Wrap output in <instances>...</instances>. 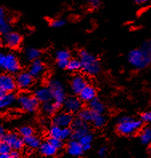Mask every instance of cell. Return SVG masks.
Returning a JSON list of instances; mask_svg holds the SVG:
<instances>
[{"mask_svg":"<svg viewBox=\"0 0 151 158\" xmlns=\"http://www.w3.org/2000/svg\"><path fill=\"white\" fill-rule=\"evenodd\" d=\"M128 60L133 68H137L138 70L146 68L151 61L150 41H145L140 49H134L129 52Z\"/></svg>","mask_w":151,"mask_h":158,"instance_id":"obj_1","label":"cell"},{"mask_svg":"<svg viewBox=\"0 0 151 158\" xmlns=\"http://www.w3.org/2000/svg\"><path fill=\"white\" fill-rule=\"evenodd\" d=\"M79 61L81 63V69L85 74L95 76L101 70L99 62L95 56L85 50L79 52Z\"/></svg>","mask_w":151,"mask_h":158,"instance_id":"obj_2","label":"cell"},{"mask_svg":"<svg viewBox=\"0 0 151 158\" xmlns=\"http://www.w3.org/2000/svg\"><path fill=\"white\" fill-rule=\"evenodd\" d=\"M142 122L139 120L123 116L118 121L117 130L120 134L130 136L137 132L141 128Z\"/></svg>","mask_w":151,"mask_h":158,"instance_id":"obj_3","label":"cell"},{"mask_svg":"<svg viewBox=\"0 0 151 158\" xmlns=\"http://www.w3.org/2000/svg\"><path fill=\"white\" fill-rule=\"evenodd\" d=\"M49 88L51 91L52 96H53V100H54V103L58 106L61 107V105L63 104L65 99L66 98V92H65L63 84L58 80L54 79V80H50V83H49Z\"/></svg>","mask_w":151,"mask_h":158,"instance_id":"obj_4","label":"cell"},{"mask_svg":"<svg viewBox=\"0 0 151 158\" xmlns=\"http://www.w3.org/2000/svg\"><path fill=\"white\" fill-rule=\"evenodd\" d=\"M18 102L20 107L26 112H34L38 108V100L31 95L23 93L18 98Z\"/></svg>","mask_w":151,"mask_h":158,"instance_id":"obj_5","label":"cell"},{"mask_svg":"<svg viewBox=\"0 0 151 158\" xmlns=\"http://www.w3.org/2000/svg\"><path fill=\"white\" fill-rule=\"evenodd\" d=\"M2 138L4 141L7 143L13 150H20L22 149L24 145L23 139L22 138V136L14 132L5 134Z\"/></svg>","mask_w":151,"mask_h":158,"instance_id":"obj_6","label":"cell"},{"mask_svg":"<svg viewBox=\"0 0 151 158\" xmlns=\"http://www.w3.org/2000/svg\"><path fill=\"white\" fill-rule=\"evenodd\" d=\"M2 68H3L8 72H10L12 74L17 73L20 70V64L18 60L14 55L8 54L6 56L5 61Z\"/></svg>","mask_w":151,"mask_h":158,"instance_id":"obj_7","label":"cell"},{"mask_svg":"<svg viewBox=\"0 0 151 158\" xmlns=\"http://www.w3.org/2000/svg\"><path fill=\"white\" fill-rule=\"evenodd\" d=\"M73 120V116L69 112H59L53 117V124L60 128L70 126Z\"/></svg>","mask_w":151,"mask_h":158,"instance_id":"obj_8","label":"cell"},{"mask_svg":"<svg viewBox=\"0 0 151 158\" xmlns=\"http://www.w3.org/2000/svg\"><path fill=\"white\" fill-rule=\"evenodd\" d=\"M16 88V82L10 75L2 74L0 76V89L6 93L12 92Z\"/></svg>","mask_w":151,"mask_h":158,"instance_id":"obj_9","label":"cell"},{"mask_svg":"<svg viewBox=\"0 0 151 158\" xmlns=\"http://www.w3.org/2000/svg\"><path fill=\"white\" fill-rule=\"evenodd\" d=\"M33 81V77L29 74V72H21L17 76L15 80L16 86L22 90H26L32 86Z\"/></svg>","mask_w":151,"mask_h":158,"instance_id":"obj_10","label":"cell"},{"mask_svg":"<svg viewBox=\"0 0 151 158\" xmlns=\"http://www.w3.org/2000/svg\"><path fill=\"white\" fill-rule=\"evenodd\" d=\"M64 108L69 113H75L79 112L81 108V100L75 96H70L64 100Z\"/></svg>","mask_w":151,"mask_h":158,"instance_id":"obj_11","label":"cell"},{"mask_svg":"<svg viewBox=\"0 0 151 158\" xmlns=\"http://www.w3.org/2000/svg\"><path fill=\"white\" fill-rule=\"evenodd\" d=\"M3 43L10 48H17L19 47L22 42V36L16 32H8L4 34Z\"/></svg>","mask_w":151,"mask_h":158,"instance_id":"obj_12","label":"cell"},{"mask_svg":"<svg viewBox=\"0 0 151 158\" xmlns=\"http://www.w3.org/2000/svg\"><path fill=\"white\" fill-rule=\"evenodd\" d=\"M34 97L38 102H48L53 100L52 93L49 87H41L37 88L34 92Z\"/></svg>","mask_w":151,"mask_h":158,"instance_id":"obj_13","label":"cell"},{"mask_svg":"<svg viewBox=\"0 0 151 158\" xmlns=\"http://www.w3.org/2000/svg\"><path fill=\"white\" fill-rule=\"evenodd\" d=\"M86 85H87V82H86V80H85L83 76H81V75H76L72 79L70 87H71V89L74 93L79 94V92Z\"/></svg>","mask_w":151,"mask_h":158,"instance_id":"obj_14","label":"cell"},{"mask_svg":"<svg viewBox=\"0 0 151 158\" xmlns=\"http://www.w3.org/2000/svg\"><path fill=\"white\" fill-rule=\"evenodd\" d=\"M44 70H45V66L43 63L38 59V60H34L30 64V68H29V74L32 77H38L43 74Z\"/></svg>","mask_w":151,"mask_h":158,"instance_id":"obj_15","label":"cell"},{"mask_svg":"<svg viewBox=\"0 0 151 158\" xmlns=\"http://www.w3.org/2000/svg\"><path fill=\"white\" fill-rule=\"evenodd\" d=\"M80 100L85 102H89L93 99L96 98V90L91 85H86L85 88L79 92Z\"/></svg>","mask_w":151,"mask_h":158,"instance_id":"obj_16","label":"cell"},{"mask_svg":"<svg viewBox=\"0 0 151 158\" xmlns=\"http://www.w3.org/2000/svg\"><path fill=\"white\" fill-rule=\"evenodd\" d=\"M67 152L71 156H79L83 153L84 149L81 144L78 142V140H72L68 143Z\"/></svg>","mask_w":151,"mask_h":158,"instance_id":"obj_17","label":"cell"},{"mask_svg":"<svg viewBox=\"0 0 151 158\" xmlns=\"http://www.w3.org/2000/svg\"><path fill=\"white\" fill-rule=\"evenodd\" d=\"M11 30V26L6 16L3 8L0 7V33L6 34Z\"/></svg>","mask_w":151,"mask_h":158,"instance_id":"obj_18","label":"cell"},{"mask_svg":"<svg viewBox=\"0 0 151 158\" xmlns=\"http://www.w3.org/2000/svg\"><path fill=\"white\" fill-rule=\"evenodd\" d=\"M38 148H39L40 152L46 156H54L58 151V149L54 146H53L49 141L41 143Z\"/></svg>","mask_w":151,"mask_h":158,"instance_id":"obj_19","label":"cell"},{"mask_svg":"<svg viewBox=\"0 0 151 158\" xmlns=\"http://www.w3.org/2000/svg\"><path fill=\"white\" fill-rule=\"evenodd\" d=\"M16 97L12 92H8L0 98V110L10 106L15 101Z\"/></svg>","mask_w":151,"mask_h":158,"instance_id":"obj_20","label":"cell"},{"mask_svg":"<svg viewBox=\"0 0 151 158\" xmlns=\"http://www.w3.org/2000/svg\"><path fill=\"white\" fill-rule=\"evenodd\" d=\"M86 133H89V126L87 125L86 122L83 124L81 126L76 128L72 131L71 138L72 140H78L81 136H84Z\"/></svg>","mask_w":151,"mask_h":158,"instance_id":"obj_21","label":"cell"},{"mask_svg":"<svg viewBox=\"0 0 151 158\" xmlns=\"http://www.w3.org/2000/svg\"><path fill=\"white\" fill-rule=\"evenodd\" d=\"M89 109L94 113L102 114L105 111V106L99 100L94 98L89 101Z\"/></svg>","mask_w":151,"mask_h":158,"instance_id":"obj_22","label":"cell"},{"mask_svg":"<svg viewBox=\"0 0 151 158\" xmlns=\"http://www.w3.org/2000/svg\"><path fill=\"white\" fill-rule=\"evenodd\" d=\"M23 142L24 144L26 145L28 148L34 149V148H38L39 147L40 144H41V140L38 136H34V134H33L31 136L23 138Z\"/></svg>","mask_w":151,"mask_h":158,"instance_id":"obj_23","label":"cell"},{"mask_svg":"<svg viewBox=\"0 0 151 158\" xmlns=\"http://www.w3.org/2000/svg\"><path fill=\"white\" fill-rule=\"evenodd\" d=\"M60 107L58 106L55 103H53L51 101L42 103V111L46 115H52L54 114L56 111L58 110Z\"/></svg>","mask_w":151,"mask_h":158,"instance_id":"obj_24","label":"cell"},{"mask_svg":"<svg viewBox=\"0 0 151 158\" xmlns=\"http://www.w3.org/2000/svg\"><path fill=\"white\" fill-rule=\"evenodd\" d=\"M92 140H93V136L89 132V133H86V134L81 136V138L78 140V142L81 144L84 151H85L90 148Z\"/></svg>","mask_w":151,"mask_h":158,"instance_id":"obj_25","label":"cell"},{"mask_svg":"<svg viewBox=\"0 0 151 158\" xmlns=\"http://www.w3.org/2000/svg\"><path fill=\"white\" fill-rule=\"evenodd\" d=\"M26 58L30 61H34L35 60H38L41 56V52L36 48H27L25 52Z\"/></svg>","mask_w":151,"mask_h":158,"instance_id":"obj_26","label":"cell"},{"mask_svg":"<svg viewBox=\"0 0 151 158\" xmlns=\"http://www.w3.org/2000/svg\"><path fill=\"white\" fill-rule=\"evenodd\" d=\"M93 113L94 112H92L89 108H85V109H81L79 111L78 116L81 120H83L85 122H91Z\"/></svg>","mask_w":151,"mask_h":158,"instance_id":"obj_27","label":"cell"},{"mask_svg":"<svg viewBox=\"0 0 151 158\" xmlns=\"http://www.w3.org/2000/svg\"><path fill=\"white\" fill-rule=\"evenodd\" d=\"M151 139V130L149 126L145 127L142 129L140 134V140L143 144H149Z\"/></svg>","mask_w":151,"mask_h":158,"instance_id":"obj_28","label":"cell"},{"mask_svg":"<svg viewBox=\"0 0 151 158\" xmlns=\"http://www.w3.org/2000/svg\"><path fill=\"white\" fill-rule=\"evenodd\" d=\"M91 122H93V124H94V126L97 127V128H100V127H102L103 125H105V118L102 116V114L93 113V116Z\"/></svg>","mask_w":151,"mask_h":158,"instance_id":"obj_29","label":"cell"},{"mask_svg":"<svg viewBox=\"0 0 151 158\" xmlns=\"http://www.w3.org/2000/svg\"><path fill=\"white\" fill-rule=\"evenodd\" d=\"M66 68L72 72H75V71L81 69V63H80L79 60H77V59L69 60Z\"/></svg>","mask_w":151,"mask_h":158,"instance_id":"obj_30","label":"cell"},{"mask_svg":"<svg viewBox=\"0 0 151 158\" xmlns=\"http://www.w3.org/2000/svg\"><path fill=\"white\" fill-rule=\"evenodd\" d=\"M61 130H62V128L53 124L49 129V136L50 137H54V138H60Z\"/></svg>","mask_w":151,"mask_h":158,"instance_id":"obj_31","label":"cell"},{"mask_svg":"<svg viewBox=\"0 0 151 158\" xmlns=\"http://www.w3.org/2000/svg\"><path fill=\"white\" fill-rule=\"evenodd\" d=\"M33 134H34V130L31 127L23 126L19 129V135L23 138L31 136Z\"/></svg>","mask_w":151,"mask_h":158,"instance_id":"obj_32","label":"cell"},{"mask_svg":"<svg viewBox=\"0 0 151 158\" xmlns=\"http://www.w3.org/2000/svg\"><path fill=\"white\" fill-rule=\"evenodd\" d=\"M72 135V129L69 127H66V128H62L61 130V136H60V139L61 140H66V139L71 137Z\"/></svg>","mask_w":151,"mask_h":158,"instance_id":"obj_33","label":"cell"},{"mask_svg":"<svg viewBox=\"0 0 151 158\" xmlns=\"http://www.w3.org/2000/svg\"><path fill=\"white\" fill-rule=\"evenodd\" d=\"M70 52L66 50L58 51V52H57V55H56V58H57V60H70Z\"/></svg>","mask_w":151,"mask_h":158,"instance_id":"obj_34","label":"cell"},{"mask_svg":"<svg viewBox=\"0 0 151 158\" xmlns=\"http://www.w3.org/2000/svg\"><path fill=\"white\" fill-rule=\"evenodd\" d=\"M11 152V148L9 146V144L4 140H0V154H5V153H10Z\"/></svg>","mask_w":151,"mask_h":158,"instance_id":"obj_35","label":"cell"},{"mask_svg":"<svg viewBox=\"0 0 151 158\" xmlns=\"http://www.w3.org/2000/svg\"><path fill=\"white\" fill-rule=\"evenodd\" d=\"M48 141L50 143V144L53 145V146L55 147L57 149H59V148H62L63 146V142H62V140H61L60 138H54V137H50Z\"/></svg>","mask_w":151,"mask_h":158,"instance_id":"obj_36","label":"cell"},{"mask_svg":"<svg viewBox=\"0 0 151 158\" xmlns=\"http://www.w3.org/2000/svg\"><path fill=\"white\" fill-rule=\"evenodd\" d=\"M66 24V21L63 19H54L50 23L53 27H62Z\"/></svg>","mask_w":151,"mask_h":158,"instance_id":"obj_37","label":"cell"},{"mask_svg":"<svg viewBox=\"0 0 151 158\" xmlns=\"http://www.w3.org/2000/svg\"><path fill=\"white\" fill-rule=\"evenodd\" d=\"M84 1L93 9L99 7L101 5V0H84Z\"/></svg>","mask_w":151,"mask_h":158,"instance_id":"obj_38","label":"cell"},{"mask_svg":"<svg viewBox=\"0 0 151 158\" xmlns=\"http://www.w3.org/2000/svg\"><path fill=\"white\" fill-rule=\"evenodd\" d=\"M151 120V113L150 112H145L141 116V121L144 123H149Z\"/></svg>","mask_w":151,"mask_h":158,"instance_id":"obj_39","label":"cell"},{"mask_svg":"<svg viewBox=\"0 0 151 158\" xmlns=\"http://www.w3.org/2000/svg\"><path fill=\"white\" fill-rule=\"evenodd\" d=\"M69 60H58V66L60 68H66Z\"/></svg>","mask_w":151,"mask_h":158,"instance_id":"obj_40","label":"cell"},{"mask_svg":"<svg viewBox=\"0 0 151 158\" xmlns=\"http://www.w3.org/2000/svg\"><path fill=\"white\" fill-rule=\"evenodd\" d=\"M97 153H98V156H99L104 157V156H105V155L107 154V148L106 147H101V148H99Z\"/></svg>","mask_w":151,"mask_h":158,"instance_id":"obj_41","label":"cell"},{"mask_svg":"<svg viewBox=\"0 0 151 158\" xmlns=\"http://www.w3.org/2000/svg\"><path fill=\"white\" fill-rule=\"evenodd\" d=\"M12 158H20V153L18 150H14L10 152Z\"/></svg>","mask_w":151,"mask_h":158,"instance_id":"obj_42","label":"cell"},{"mask_svg":"<svg viewBox=\"0 0 151 158\" xmlns=\"http://www.w3.org/2000/svg\"><path fill=\"white\" fill-rule=\"evenodd\" d=\"M5 58H6V56L2 53H0V67H2V65H3Z\"/></svg>","mask_w":151,"mask_h":158,"instance_id":"obj_43","label":"cell"},{"mask_svg":"<svg viewBox=\"0 0 151 158\" xmlns=\"http://www.w3.org/2000/svg\"><path fill=\"white\" fill-rule=\"evenodd\" d=\"M149 1V0H134V2L137 4H138V5H142V4L147 3Z\"/></svg>","mask_w":151,"mask_h":158,"instance_id":"obj_44","label":"cell"},{"mask_svg":"<svg viewBox=\"0 0 151 158\" xmlns=\"http://www.w3.org/2000/svg\"><path fill=\"white\" fill-rule=\"evenodd\" d=\"M5 134H6V133H5V130H4L3 127L0 125V137H2V138Z\"/></svg>","mask_w":151,"mask_h":158,"instance_id":"obj_45","label":"cell"},{"mask_svg":"<svg viewBox=\"0 0 151 158\" xmlns=\"http://www.w3.org/2000/svg\"><path fill=\"white\" fill-rule=\"evenodd\" d=\"M0 158H12L10 153H5V154H0Z\"/></svg>","mask_w":151,"mask_h":158,"instance_id":"obj_46","label":"cell"},{"mask_svg":"<svg viewBox=\"0 0 151 158\" xmlns=\"http://www.w3.org/2000/svg\"><path fill=\"white\" fill-rule=\"evenodd\" d=\"M5 94H6V92H3V91L0 89V98H1V97H2V96H3Z\"/></svg>","mask_w":151,"mask_h":158,"instance_id":"obj_47","label":"cell"},{"mask_svg":"<svg viewBox=\"0 0 151 158\" xmlns=\"http://www.w3.org/2000/svg\"><path fill=\"white\" fill-rule=\"evenodd\" d=\"M1 139H2V137H0V140H1Z\"/></svg>","mask_w":151,"mask_h":158,"instance_id":"obj_48","label":"cell"}]
</instances>
